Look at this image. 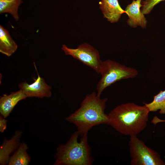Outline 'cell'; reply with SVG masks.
<instances>
[{
    "instance_id": "cell-11",
    "label": "cell",
    "mask_w": 165,
    "mask_h": 165,
    "mask_svg": "<svg viewBox=\"0 0 165 165\" xmlns=\"http://www.w3.org/2000/svg\"><path fill=\"white\" fill-rule=\"evenodd\" d=\"M27 98L20 89L10 94H3L0 98V113L5 118L9 115L13 108L20 101Z\"/></svg>"
},
{
    "instance_id": "cell-8",
    "label": "cell",
    "mask_w": 165,
    "mask_h": 165,
    "mask_svg": "<svg viewBox=\"0 0 165 165\" xmlns=\"http://www.w3.org/2000/svg\"><path fill=\"white\" fill-rule=\"evenodd\" d=\"M142 1L133 0L132 3L126 8V13L129 17L127 23L131 27L135 28L140 26L143 28L146 27L147 21L140 9L142 7Z\"/></svg>"
},
{
    "instance_id": "cell-4",
    "label": "cell",
    "mask_w": 165,
    "mask_h": 165,
    "mask_svg": "<svg viewBox=\"0 0 165 165\" xmlns=\"http://www.w3.org/2000/svg\"><path fill=\"white\" fill-rule=\"evenodd\" d=\"M101 78L97 86V94L100 97L108 87L121 79L133 78L138 74L135 68L110 60L103 61L99 72Z\"/></svg>"
},
{
    "instance_id": "cell-1",
    "label": "cell",
    "mask_w": 165,
    "mask_h": 165,
    "mask_svg": "<svg viewBox=\"0 0 165 165\" xmlns=\"http://www.w3.org/2000/svg\"><path fill=\"white\" fill-rule=\"evenodd\" d=\"M107 98H101L93 92L87 95L80 107L65 118V120L76 127L81 136L88 134L94 127L108 124V115L105 112Z\"/></svg>"
},
{
    "instance_id": "cell-10",
    "label": "cell",
    "mask_w": 165,
    "mask_h": 165,
    "mask_svg": "<svg viewBox=\"0 0 165 165\" xmlns=\"http://www.w3.org/2000/svg\"><path fill=\"white\" fill-rule=\"evenodd\" d=\"M99 5L104 17L112 23L117 22L122 14L126 13L121 7L118 0H101Z\"/></svg>"
},
{
    "instance_id": "cell-3",
    "label": "cell",
    "mask_w": 165,
    "mask_h": 165,
    "mask_svg": "<svg viewBox=\"0 0 165 165\" xmlns=\"http://www.w3.org/2000/svg\"><path fill=\"white\" fill-rule=\"evenodd\" d=\"M88 134L81 136L77 131L71 135L64 144L57 148L54 157V165H91L94 159L91 156V149L88 140Z\"/></svg>"
},
{
    "instance_id": "cell-2",
    "label": "cell",
    "mask_w": 165,
    "mask_h": 165,
    "mask_svg": "<svg viewBox=\"0 0 165 165\" xmlns=\"http://www.w3.org/2000/svg\"><path fill=\"white\" fill-rule=\"evenodd\" d=\"M149 112L145 105L133 102L122 104L108 114V125L123 134L137 135L146 127Z\"/></svg>"
},
{
    "instance_id": "cell-17",
    "label": "cell",
    "mask_w": 165,
    "mask_h": 165,
    "mask_svg": "<svg viewBox=\"0 0 165 165\" xmlns=\"http://www.w3.org/2000/svg\"><path fill=\"white\" fill-rule=\"evenodd\" d=\"M7 120L2 115L0 116V132L3 133L6 128Z\"/></svg>"
},
{
    "instance_id": "cell-18",
    "label": "cell",
    "mask_w": 165,
    "mask_h": 165,
    "mask_svg": "<svg viewBox=\"0 0 165 165\" xmlns=\"http://www.w3.org/2000/svg\"><path fill=\"white\" fill-rule=\"evenodd\" d=\"M157 122L158 123L161 122H165V120H161L159 118L158 119H157Z\"/></svg>"
},
{
    "instance_id": "cell-6",
    "label": "cell",
    "mask_w": 165,
    "mask_h": 165,
    "mask_svg": "<svg viewBox=\"0 0 165 165\" xmlns=\"http://www.w3.org/2000/svg\"><path fill=\"white\" fill-rule=\"evenodd\" d=\"M62 49L66 55H70L99 74L102 61L98 51L87 43L79 45L76 48L68 47L65 44Z\"/></svg>"
},
{
    "instance_id": "cell-13",
    "label": "cell",
    "mask_w": 165,
    "mask_h": 165,
    "mask_svg": "<svg viewBox=\"0 0 165 165\" xmlns=\"http://www.w3.org/2000/svg\"><path fill=\"white\" fill-rule=\"evenodd\" d=\"M28 145L24 142L20 143L13 154L10 156L9 165H27L31 160L27 152L28 149Z\"/></svg>"
},
{
    "instance_id": "cell-14",
    "label": "cell",
    "mask_w": 165,
    "mask_h": 165,
    "mask_svg": "<svg viewBox=\"0 0 165 165\" xmlns=\"http://www.w3.org/2000/svg\"><path fill=\"white\" fill-rule=\"evenodd\" d=\"M22 0H0V14L8 13L16 21L19 19L18 10Z\"/></svg>"
},
{
    "instance_id": "cell-15",
    "label": "cell",
    "mask_w": 165,
    "mask_h": 165,
    "mask_svg": "<svg viewBox=\"0 0 165 165\" xmlns=\"http://www.w3.org/2000/svg\"><path fill=\"white\" fill-rule=\"evenodd\" d=\"M143 103L149 112H155L160 110V113L165 114V90H160L158 94L154 96L151 102Z\"/></svg>"
},
{
    "instance_id": "cell-7",
    "label": "cell",
    "mask_w": 165,
    "mask_h": 165,
    "mask_svg": "<svg viewBox=\"0 0 165 165\" xmlns=\"http://www.w3.org/2000/svg\"><path fill=\"white\" fill-rule=\"evenodd\" d=\"M34 64L38 75L37 79L34 78V82L31 84L26 82L21 83L18 85V87L27 97H49L51 95V86L47 84L44 79L39 76L34 62Z\"/></svg>"
},
{
    "instance_id": "cell-9",
    "label": "cell",
    "mask_w": 165,
    "mask_h": 165,
    "mask_svg": "<svg viewBox=\"0 0 165 165\" xmlns=\"http://www.w3.org/2000/svg\"><path fill=\"white\" fill-rule=\"evenodd\" d=\"M22 133L21 131H16L10 139L4 138L0 147L1 165L8 164L10 155L17 149L20 144V138Z\"/></svg>"
},
{
    "instance_id": "cell-12",
    "label": "cell",
    "mask_w": 165,
    "mask_h": 165,
    "mask_svg": "<svg viewBox=\"0 0 165 165\" xmlns=\"http://www.w3.org/2000/svg\"><path fill=\"white\" fill-rule=\"evenodd\" d=\"M18 46L8 31L0 25V52L10 57L16 50Z\"/></svg>"
},
{
    "instance_id": "cell-5",
    "label": "cell",
    "mask_w": 165,
    "mask_h": 165,
    "mask_svg": "<svg viewBox=\"0 0 165 165\" xmlns=\"http://www.w3.org/2000/svg\"><path fill=\"white\" fill-rule=\"evenodd\" d=\"M129 145L131 165H165L159 154L148 147L137 135L130 136Z\"/></svg>"
},
{
    "instance_id": "cell-16",
    "label": "cell",
    "mask_w": 165,
    "mask_h": 165,
    "mask_svg": "<svg viewBox=\"0 0 165 165\" xmlns=\"http://www.w3.org/2000/svg\"><path fill=\"white\" fill-rule=\"evenodd\" d=\"M165 0H144L141 2V11L144 14L149 13L154 7L160 2Z\"/></svg>"
}]
</instances>
